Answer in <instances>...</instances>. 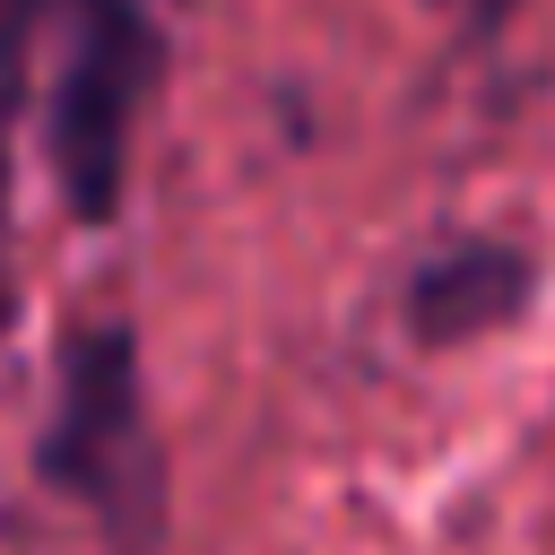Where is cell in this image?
I'll return each instance as SVG.
<instances>
[{"label": "cell", "instance_id": "1", "mask_svg": "<svg viewBox=\"0 0 555 555\" xmlns=\"http://www.w3.org/2000/svg\"><path fill=\"white\" fill-rule=\"evenodd\" d=\"M43 52V156L61 199L104 225L130 182V130L156 87V26L139 0H0V87Z\"/></svg>", "mask_w": 555, "mask_h": 555}, {"label": "cell", "instance_id": "2", "mask_svg": "<svg viewBox=\"0 0 555 555\" xmlns=\"http://www.w3.org/2000/svg\"><path fill=\"white\" fill-rule=\"evenodd\" d=\"M43 468L69 494H87L113 529H147L156 477H147V416H139L130 330H78L61 347V416L43 434Z\"/></svg>", "mask_w": 555, "mask_h": 555}, {"label": "cell", "instance_id": "3", "mask_svg": "<svg viewBox=\"0 0 555 555\" xmlns=\"http://www.w3.org/2000/svg\"><path fill=\"white\" fill-rule=\"evenodd\" d=\"M520 286H529L520 251H503V243H451L442 260L416 269L408 321H416V338H468V330H486V321H512Z\"/></svg>", "mask_w": 555, "mask_h": 555}, {"label": "cell", "instance_id": "4", "mask_svg": "<svg viewBox=\"0 0 555 555\" xmlns=\"http://www.w3.org/2000/svg\"><path fill=\"white\" fill-rule=\"evenodd\" d=\"M442 9H460V17H477V26H494V17L512 9V0H442Z\"/></svg>", "mask_w": 555, "mask_h": 555}, {"label": "cell", "instance_id": "5", "mask_svg": "<svg viewBox=\"0 0 555 555\" xmlns=\"http://www.w3.org/2000/svg\"><path fill=\"white\" fill-rule=\"evenodd\" d=\"M0 321H9V278H0Z\"/></svg>", "mask_w": 555, "mask_h": 555}]
</instances>
